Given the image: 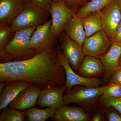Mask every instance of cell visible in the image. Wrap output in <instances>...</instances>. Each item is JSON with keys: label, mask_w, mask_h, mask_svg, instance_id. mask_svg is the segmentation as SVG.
I'll list each match as a JSON object with an SVG mask.
<instances>
[{"label": "cell", "mask_w": 121, "mask_h": 121, "mask_svg": "<svg viewBox=\"0 0 121 121\" xmlns=\"http://www.w3.org/2000/svg\"><path fill=\"white\" fill-rule=\"evenodd\" d=\"M58 54L59 48H55L28 59L0 63V81H26L41 90L64 86L66 75Z\"/></svg>", "instance_id": "6da1fadb"}, {"label": "cell", "mask_w": 121, "mask_h": 121, "mask_svg": "<svg viewBox=\"0 0 121 121\" xmlns=\"http://www.w3.org/2000/svg\"><path fill=\"white\" fill-rule=\"evenodd\" d=\"M37 27L34 26L15 32L12 39L5 48V52L12 57V60L28 59L37 54L30 45L31 36Z\"/></svg>", "instance_id": "7a4b0ae2"}, {"label": "cell", "mask_w": 121, "mask_h": 121, "mask_svg": "<svg viewBox=\"0 0 121 121\" xmlns=\"http://www.w3.org/2000/svg\"><path fill=\"white\" fill-rule=\"evenodd\" d=\"M107 87V85L92 87L75 86L64 95V105L74 103L86 110H91L102 95Z\"/></svg>", "instance_id": "3957f363"}, {"label": "cell", "mask_w": 121, "mask_h": 121, "mask_svg": "<svg viewBox=\"0 0 121 121\" xmlns=\"http://www.w3.org/2000/svg\"><path fill=\"white\" fill-rule=\"evenodd\" d=\"M49 14L29 1L10 26L14 32L34 26L37 27L48 21Z\"/></svg>", "instance_id": "277c9868"}, {"label": "cell", "mask_w": 121, "mask_h": 121, "mask_svg": "<svg viewBox=\"0 0 121 121\" xmlns=\"http://www.w3.org/2000/svg\"><path fill=\"white\" fill-rule=\"evenodd\" d=\"M52 20L37 26L31 37L30 45L37 52L41 53L55 48L56 38L52 31Z\"/></svg>", "instance_id": "5b68a950"}, {"label": "cell", "mask_w": 121, "mask_h": 121, "mask_svg": "<svg viewBox=\"0 0 121 121\" xmlns=\"http://www.w3.org/2000/svg\"><path fill=\"white\" fill-rule=\"evenodd\" d=\"M58 59L59 62L65 70L66 75V93L70 91L76 86H83L87 87L99 86L102 83L101 79L95 78H83L76 73L69 65L64 54L59 48Z\"/></svg>", "instance_id": "8992f818"}, {"label": "cell", "mask_w": 121, "mask_h": 121, "mask_svg": "<svg viewBox=\"0 0 121 121\" xmlns=\"http://www.w3.org/2000/svg\"><path fill=\"white\" fill-rule=\"evenodd\" d=\"M78 8H71L67 5L64 0L53 2L50 13L52 16V31L56 37L63 30L69 19L75 15Z\"/></svg>", "instance_id": "52a82bcc"}, {"label": "cell", "mask_w": 121, "mask_h": 121, "mask_svg": "<svg viewBox=\"0 0 121 121\" xmlns=\"http://www.w3.org/2000/svg\"><path fill=\"white\" fill-rule=\"evenodd\" d=\"M112 41L103 30L96 33L84 40L82 48L86 56L99 58L109 50Z\"/></svg>", "instance_id": "ba28073f"}, {"label": "cell", "mask_w": 121, "mask_h": 121, "mask_svg": "<svg viewBox=\"0 0 121 121\" xmlns=\"http://www.w3.org/2000/svg\"><path fill=\"white\" fill-rule=\"evenodd\" d=\"M100 13L103 30L112 41L121 21V12L118 0H113L102 9Z\"/></svg>", "instance_id": "9c48e42d"}, {"label": "cell", "mask_w": 121, "mask_h": 121, "mask_svg": "<svg viewBox=\"0 0 121 121\" xmlns=\"http://www.w3.org/2000/svg\"><path fill=\"white\" fill-rule=\"evenodd\" d=\"M61 39L63 53L72 68L77 73L86 56L82 47L69 38L65 33L62 34Z\"/></svg>", "instance_id": "30bf717a"}, {"label": "cell", "mask_w": 121, "mask_h": 121, "mask_svg": "<svg viewBox=\"0 0 121 121\" xmlns=\"http://www.w3.org/2000/svg\"><path fill=\"white\" fill-rule=\"evenodd\" d=\"M66 90L65 85L42 89L36 104L41 108L49 107L56 109L64 105L63 94Z\"/></svg>", "instance_id": "8fae6325"}, {"label": "cell", "mask_w": 121, "mask_h": 121, "mask_svg": "<svg viewBox=\"0 0 121 121\" xmlns=\"http://www.w3.org/2000/svg\"><path fill=\"white\" fill-rule=\"evenodd\" d=\"M41 90L31 84L22 91L9 106L11 108L20 111L34 107L37 103Z\"/></svg>", "instance_id": "7c38bea8"}, {"label": "cell", "mask_w": 121, "mask_h": 121, "mask_svg": "<svg viewBox=\"0 0 121 121\" xmlns=\"http://www.w3.org/2000/svg\"><path fill=\"white\" fill-rule=\"evenodd\" d=\"M28 2L21 0H0V25L11 24Z\"/></svg>", "instance_id": "4fadbf2b"}, {"label": "cell", "mask_w": 121, "mask_h": 121, "mask_svg": "<svg viewBox=\"0 0 121 121\" xmlns=\"http://www.w3.org/2000/svg\"><path fill=\"white\" fill-rule=\"evenodd\" d=\"M121 56V43H112L110 48L105 53L99 56L105 68V79L111 78L113 73L118 67Z\"/></svg>", "instance_id": "5bb4252c"}, {"label": "cell", "mask_w": 121, "mask_h": 121, "mask_svg": "<svg viewBox=\"0 0 121 121\" xmlns=\"http://www.w3.org/2000/svg\"><path fill=\"white\" fill-rule=\"evenodd\" d=\"M90 118V115L82 108L63 105L56 109L51 119L55 121H87Z\"/></svg>", "instance_id": "9a60e30c"}, {"label": "cell", "mask_w": 121, "mask_h": 121, "mask_svg": "<svg viewBox=\"0 0 121 121\" xmlns=\"http://www.w3.org/2000/svg\"><path fill=\"white\" fill-rule=\"evenodd\" d=\"M31 84L22 80L5 82L4 90L0 95V110L7 107L22 91Z\"/></svg>", "instance_id": "2e32d148"}, {"label": "cell", "mask_w": 121, "mask_h": 121, "mask_svg": "<svg viewBox=\"0 0 121 121\" xmlns=\"http://www.w3.org/2000/svg\"><path fill=\"white\" fill-rule=\"evenodd\" d=\"M64 29L69 38L82 47L86 35L82 17L74 15L68 21Z\"/></svg>", "instance_id": "e0dca14e"}, {"label": "cell", "mask_w": 121, "mask_h": 121, "mask_svg": "<svg viewBox=\"0 0 121 121\" xmlns=\"http://www.w3.org/2000/svg\"><path fill=\"white\" fill-rule=\"evenodd\" d=\"M105 72V68L99 58L86 56L78 72L79 75L86 78H94Z\"/></svg>", "instance_id": "ac0fdd59"}, {"label": "cell", "mask_w": 121, "mask_h": 121, "mask_svg": "<svg viewBox=\"0 0 121 121\" xmlns=\"http://www.w3.org/2000/svg\"><path fill=\"white\" fill-rule=\"evenodd\" d=\"M82 18L86 37L103 30L100 11L91 13Z\"/></svg>", "instance_id": "d6986e66"}, {"label": "cell", "mask_w": 121, "mask_h": 121, "mask_svg": "<svg viewBox=\"0 0 121 121\" xmlns=\"http://www.w3.org/2000/svg\"><path fill=\"white\" fill-rule=\"evenodd\" d=\"M15 32L12 30L10 25H0V63L6 62L12 60V57L7 54L5 51L11 39Z\"/></svg>", "instance_id": "ffe728a7"}, {"label": "cell", "mask_w": 121, "mask_h": 121, "mask_svg": "<svg viewBox=\"0 0 121 121\" xmlns=\"http://www.w3.org/2000/svg\"><path fill=\"white\" fill-rule=\"evenodd\" d=\"M56 110L49 107L40 109L32 107L22 111L29 121H45L54 116Z\"/></svg>", "instance_id": "44dd1931"}, {"label": "cell", "mask_w": 121, "mask_h": 121, "mask_svg": "<svg viewBox=\"0 0 121 121\" xmlns=\"http://www.w3.org/2000/svg\"><path fill=\"white\" fill-rule=\"evenodd\" d=\"M113 0H91L78 9L76 15L83 17L89 13L100 11Z\"/></svg>", "instance_id": "7402d4cb"}, {"label": "cell", "mask_w": 121, "mask_h": 121, "mask_svg": "<svg viewBox=\"0 0 121 121\" xmlns=\"http://www.w3.org/2000/svg\"><path fill=\"white\" fill-rule=\"evenodd\" d=\"M0 110V121H24L26 120V117L20 110L7 107Z\"/></svg>", "instance_id": "603a6c76"}, {"label": "cell", "mask_w": 121, "mask_h": 121, "mask_svg": "<svg viewBox=\"0 0 121 121\" xmlns=\"http://www.w3.org/2000/svg\"><path fill=\"white\" fill-rule=\"evenodd\" d=\"M99 100L102 104L107 108L113 107L121 114V97H104L101 96Z\"/></svg>", "instance_id": "cb8c5ba5"}, {"label": "cell", "mask_w": 121, "mask_h": 121, "mask_svg": "<svg viewBox=\"0 0 121 121\" xmlns=\"http://www.w3.org/2000/svg\"><path fill=\"white\" fill-rule=\"evenodd\" d=\"M101 96L121 97V86L115 83H109Z\"/></svg>", "instance_id": "d4e9b609"}, {"label": "cell", "mask_w": 121, "mask_h": 121, "mask_svg": "<svg viewBox=\"0 0 121 121\" xmlns=\"http://www.w3.org/2000/svg\"><path fill=\"white\" fill-rule=\"evenodd\" d=\"M30 2L43 11L50 13L52 0H30Z\"/></svg>", "instance_id": "484cf974"}, {"label": "cell", "mask_w": 121, "mask_h": 121, "mask_svg": "<svg viewBox=\"0 0 121 121\" xmlns=\"http://www.w3.org/2000/svg\"><path fill=\"white\" fill-rule=\"evenodd\" d=\"M66 4L71 8L82 7L89 1L88 0H64Z\"/></svg>", "instance_id": "4316f807"}, {"label": "cell", "mask_w": 121, "mask_h": 121, "mask_svg": "<svg viewBox=\"0 0 121 121\" xmlns=\"http://www.w3.org/2000/svg\"><path fill=\"white\" fill-rule=\"evenodd\" d=\"M115 83L121 86V67H118L115 70L110 83Z\"/></svg>", "instance_id": "83f0119b"}, {"label": "cell", "mask_w": 121, "mask_h": 121, "mask_svg": "<svg viewBox=\"0 0 121 121\" xmlns=\"http://www.w3.org/2000/svg\"><path fill=\"white\" fill-rule=\"evenodd\" d=\"M107 117L109 121H121V115L113 111H108Z\"/></svg>", "instance_id": "f1b7e54d"}, {"label": "cell", "mask_w": 121, "mask_h": 121, "mask_svg": "<svg viewBox=\"0 0 121 121\" xmlns=\"http://www.w3.org/2000/svg\"><path fill=\"white\" fill-rule=\"evenodd\" d=\"M111 41L112 43H121V21L117 27L116 32Z\"/></svg>", "instance_id": "f546056e"}, {"label": "cell", "mask_w": 121, "mask_h": 121, "mask_svg": "<svg viewBox=\"0 0 121 121\" xmlns=\"http://www.w3.org/2000/svg\"><path fill=\"white\" fill-rule=\"evenodd\" d=\"M103 117L100 113H95L94 114L91 119V121H103Z\"/></svg>", "instance_id": "4dcf8cb0"}, {"label": "cell", "mask_w": 121, "mask_h": 121, "mask_svg": "<svg viewBox=\"0 0 121 121\" xmlns=\"http://www.w3.org/2000/svg\"><path fill=\"white\" fill-rule=\"evenodd\" d=\"M5 86V82L3 81H0V94L4 90Z\"/></svg>", "instance_id": "1f68e13d"}, {"label": "cell", "mask_w": 121, "mask_h": 121, "mask_svg": "<svg viewBox=\"0 0 121 121\" xmlns=\"http://www.w3.org/2000/svg\"><path fill=\"white\" fill-rule=\"evenodd\" d=\"M118 2L119 9L121 12V0H118Z\"/></svg>", "instance_id": "d6a6232c"}, {"label": "cell", "mask_w": 121, "mask_h": 121, "mask_svg": "<svg viewBox=\"0 0 121 121\" xmlns=\"http://www.w3.org/2000/svg\"><path fill=\"white\" fill-rule=\"evenodd\" d=\"M118 67H121V57H120V59H119Z\"/></svg>", "instance_id": "836d02e7"}, {"label": "cell", "mask_w": 121, "mask_h": 121, "mask_svg": "<svg viewBox=\"0 0 121 121\" xmlns=\"http://www.w3.org/2000/svg\"><path fill=\"white\" fill-rule=\"evenodd\" d=\"M63 0H52L53 2H58L59 1H61Z\"/></svg>", "instance_id": "e575fe53"}, {"label": "cell", "mask_w": 121, "mask_h": 121, "mask_svg": "<svg viewBox=\"0 0 121 121\" xmlns=\"http://www.w3.org/2000/svg\"><path fill=\"white\" fill-rule=\"evenodd\" d=\"M21 0L23 1H25V2H28L30 1V0Z\"/></svg>", "instance_id": "d590c367"}]
</instances>
